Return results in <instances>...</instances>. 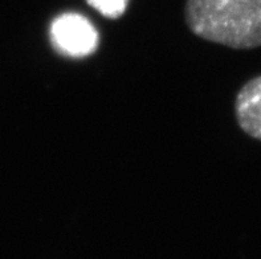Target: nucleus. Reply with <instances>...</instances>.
I'll return each mask as SVG.
<instances>
[{
	"label": "nucleus",
	"instance_id": "7ed1b4c3",
	"mask_svg": "<svg viewBox=\"0 0 261 259\" xmlns=\"http://www.w3.org/2000/svg\"><path fill=\"white\" fill-rule=\"evenodd\" d=\"M235 112L243 131L261 140V76L251 79L239 92Z\"/></svg>",
	"mask_w": 261,
	"mask_h": 259
},
{
	"label": "nucleus",
	"instance_id": "20e7f679",
	"mask_svg": "<svg viewBox=\"0 0 261 259\" xmlns=\"http://www.w3.org/2000/svg\"><path fill=\"white\" fill-rule=\"evenodd\" d=\"M94 10L109 19L122 16L127 7V0H86Z\"/></svg>",
	"mask_w": 261,
	"mask_h": 259
},
{
	"label": "nucleus",
	"instance_id": "f03ea898",
	"mask_svg": "<svg viewBox=\"0 0 261 259\" xmlns=\"http://www.w3.org/2000/svg\"><path fill=\"white\" fill-rule=\"evenodd\" d=\"M50 40L57 52L81 59L92 54L98 45V33L89 20L79 13H63L50 24Z\"/></svg>",
	"mask_w": 261,
	"mask_h": 259
},
{
	"label": "nucleus",
	"instance_id": "f257e3e1",
	"mask_svg": "<svg viewBox=\"0 0 261 259\" xmlns=\"http://www.w3.org/2000/svg\"><path fill=\"white\" fill-rule=\"evenodd\" d=\"M186 21L211 43L233 49L261 46V0H187Z\"/></svg>",
	"mask_w": 261,
	"mask_h": 259
}]
</instances>
